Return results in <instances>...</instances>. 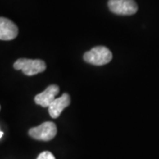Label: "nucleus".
<instances>
[{"instance_id": "f257e3e1", "label": "nucleus", "mask_w": 159, "mask_h": 159, "mask_svg": "<svg viewBox=\"0 0 159 159\" xmlns=\"http://www.w3.org/2000/svg\"><path fill=\"white\" fill-rule=\"evenodd\" d=\"M83 58L86 62L93 66H103L112 59V54L108 48L104 46H97L87 51Z\"/></svg>"}, {"instance_id": "f03ea898", "label": "nucleus", "mask_w": 159, "mask_h": 159, "mask_svg": "<svg viewBox=\"0 0 159 159\" xmlns=\"http://www.w3.org/2000/svg\"><path fill=\"white\" fill-rule=\"evenodd\" d=\"M13 67L16 70H21L23 74L28 76H32L45 71L46 64L40 59L19 58L13 64Z\"/></svg>"}, {"instance_id": "7ed1b4c3", "label": "nucleus", "mask_w": 159, "mask_h": 159, "mask_svg": "<svg viewBox=\"0 0 159 159\" xmlns=\"http://www.w3.org/2000/svg\"><path fill=\"white\" fill-rule=\"evenodd\" d=\"M57 126L53 122H44L36 127L29 129V134L32 138L38 141L48 142L52 140L57 134Z\"/></svg>"}, {"instance_id": "20e7f679", "label": "nucleus", "mask_w": 159, "mask_h": 159, "mask_svg": "<svg viewBox=\"0 0 159 159\" xmlns=\"http://www.w3.org/2000/svg\"><path fill=\"white\" fill-rule=\"evenodd\" d=\"M110 11L118 15H133L138 11L134 0H109Z\"/></svg>"}, {"instance_id": "39448f33", "label": "nucleus", "mask_w": 159, "mask_h": 159, "mask_svg": "<svg viewBox=\"0 0 159 159\" xmlns=\"http://www.w3.org/2000/svg\"><path fill=\"white\" fill-rule=\"evenodd\" d=\"M59 93V87L57 85H50L45 90L43 91L34 97V102L36 104L41 105L42 107H49L51 102L55 100V98Z\"/></svg>"}, {"instance_id": "423d86ee", "label": "nucleus", "mask_w": 159, "mask_h": 159, "mask_svg": "<svg viewBox=\"0 0 159 159\" xmlns=\"http://www.w3.org/2000/svg\"><path fill=\"white\" fill-rule=\"evenodd\" d=\"M70 103H71V97L67 93H64L60 97L55 98V100L48 107L49 113L51 118L53 119L58 118L65 108H66Z\"/></svg>"}, {"instance_id": "0eeeda50", "label": "nucleus", "mask_w": 159, "mask_h": 159, "mask_svg": "<svg viewBox=\"0 0 159 159\" xmlns=\"http://www.w3.org/2000/svg\"><path fill=\"white\" fill-rule=\"evenodd\" d=\"M17 26L11 20L0 17V40L10 41L16 38L18 35Z\"/></svg>"}, {"instance_id": "6e6552de", "label": "nucleus", "mask_w": 159, "mask_h": 159, "mask_svg": "<svg viewBox=\"0 0 159 159\" xmlns=\"http://www.w3.org/2000/svg\"><path fill=\"white\" fill-rule=\"evenodd\" d=\"M37 159H56L55 157L53 156V154L51 153L50 151H44V152H42L38 156Z\"/></svg>"}, {"instance_id": "1a4fd4ad", "label": "nucleus", "mask_w": 159, "mask_h": 159, "mask_svg": "<svg viewBox=\"0 0 159 159\" xmlns=\"http://www.w3.org/2000/svg\"><path fill=\"white\" fill-rule=\"evenodd\" d=\"M2 135H3V132H1V131H0V138L2 137Z\"/></svg>"}, {"instance_id": "9d476101", "label": "nucleus", "mask_w": 159, "mask_h": 159, "mask_svg": "<svg viewBox=\"0 0 159 159\" xmlns=\"http://www.w3.org/2000/svg\"><path fill=\"white\" fill-rule=\"evenodd\" d=\"M0 109H1V107H0Z\"/></svg>"}]
</instances>
